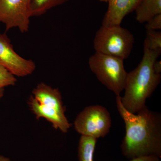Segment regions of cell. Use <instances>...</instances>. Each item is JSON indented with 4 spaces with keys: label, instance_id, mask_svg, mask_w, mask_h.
Listing matches in <instances>:
<instances>
[{
    "label": "cell",
    "instance_id": "6da1fadb",
    "mask_svg": "<svg viewBox=\"0 0 161 161\" xmlns=\"http://www.w3.org/2000/svg\"><path fill=\"white\" fill-rule=\"evenodd\" d=\"M120 97L116 96V103L125 125V135L120 145L123 155L130 159L151 155L161 158V113L146 106L133 114L125 108Z\"/></svg>",
    "mask_w": 161,
    "mask_h": 161
},
{
    "label": "cell",
    "instance_id": "7a4b0ae2",
    "mask_svg": "<svg viewBox=\"0 0 161 161\" xmlns=\"http://www.w3.org/2000/svg\"><path fill=\"white\" fill-rule=\"evenodd\" d=\"M161 51L152 50L144 44V55L137 67L128 73L125 94L120 97L125 108L133 114L143 109L146 101L160 83L161 75L156 74L153 64L161 55Z\"/></svg>",
    "mask_w": 161,
    "mask_h": 161
},
{
    "label": "cell",
    "instance_id": "3957f363",
    "mask_svg": "<svg viewBox=\"0 0 161 161\" xmlns=\"http://www.w3.org/2000/svg\"><path fill=\"white\" fill-rule=\"evenodd\" d=\"M134 43L133 35L120 25L101 26L94 40L95 52L125 60L130 56Z\"/></svg>",
    "mask_w": 161,
    "mask_h": 161
},
{
    "label": "cell",
    "instance_id": "277c9868",
    "mask_svg": "<svg viewBox=\"0 0 161 161\" xmlns=\"http://www.w3.org/2000/svg\"><path fill=\"white\" fill-rule=\"evenodd\" d=\"M124 60L96 52L89 60L90 69L97 79L116 96L120 95L124 90L128 75Z\"/></svg>",
    "mask_w": 161,
    "mask_h": 161
},
{
    "label": "cell",
    "instance_id": "5b68a950",
    "mask_svg": "<svg viewBox=\"0 0 161 161\" xmlns=\"http://www.w3.org/2000/svg\"><path fill=\"white\" fill-rule=\"evenodd\" d=\"M75 130L81 136L98 139L110 132L112 119L106 108L99 105L87 107L77 115L74 122Z\"/></svg>",
    "mask_w": 161,
    "mask_h": 161
},
{
    "label": "cell",
    "instance_id": "8992f818",
    "mask_svg": "<svg viewBox=\"0 0 161 161\" xmlns=\"http://www.w3.org/2000/svg\"><path fill=\"white\" fill-rule=\"evenodd\" d=\"M31 0H0V23L6 25V31L17 28L22 33L29 29Z\"/></svg>",
    "mask_w": 161,
    "mask_h": 161
},
{
    "label": "cell",
    "instance_id": "52a82bcc",
    "mask_svg": "<svg viewBox=\"0 0 161 161\" xmlns=\"http://www.w3.org/2000/svg\"><path fill=\"white\" fill-rule=\"evenodd\" d=\"M0 64L14 76L23 77L31 75L36 65L32 60L25 59L15 51L6 34H0Z\"/></svg>",
    "mask_w": 161,
    "mask_h": 161
},
{
    "label": "cell",
    "instance_id": "ba28073f",
    "mask_svg": "<svg viewBox=\"0 0 161 161\" xmlns=\"http://www.w3.org/2000/svg\"><path fill=\"white\" fill-rule=\"evenodd\" d=\"M31 110L39 119L43 118L48 121L56 130L66 133L71 126V124L65 116L64 112H60L51 107L40 104L32 96L29 100Z\"/></svg>",
    "mask_w": 161,
    "mask_h": 161
},
{
    "label": "cell",
    "instance_id": "9c48e42d",
    "mask_svg": "<svg viewBox=\"0 0 161 161\" xmlns=\"http://www.w3.org/2000/svg\"><path fill=\"white\" fill-rule=\"evenodd\" d=\"M142 0H108V10L102 21V26L120 25L124 18L134 11Z\"/></svg>",
    "mask_w": 161,
    "mask_h": 161
},
{
    "label": "cell",
    "instance_id": "30bf717a",
    "mask_svg": "<svg viewBox=\"0 0 161 161\" xmlns=\"http://www.w3.org/2000/svg\"><path fill=\"white\" fill-rule=\"evenodd\" d=\"M32 93V97L40 104L53 108L61 112H65L61 93L58 89L53 88L41 82L33 89Z\"/></svg>",
    "mask_w": 161,
    "mask_h": 161
},
{
    "label": "cell",
    "instance_id": "8fae6325",
    "mask_svg": "<svg viewBox=\"0 0 161 161\" xmlns=\"http://www.w3.org/2000/svg\"><path fill=\"white\" fill-rule=\"evenodd\" d=\"M135 10L136 21L141 23H147L161 14V0H142Z\"/></svg>",
    "mask_w": 161,
    "mask_h": 161
},
{
    "label": "cell",
    "instance_id": "7c38bea8",
    "mask_svg": "<svg viewBox=\"0 0 161 161\" xmlns=\"http://www.w3.org/2000/svg\"><path fill=\"white\" fill-rule=\"evenodd\" d=\"M97 139L81 136L78 147L79 161H94V153Z\"/></svg>",
    "mask_w": 161,
    "mask_h": 161
},
{
    "label": "cell",
    "instance_id": "4fadbf2b",
    "mask_svg": "<svg viewBox=\"0 0 161 161\" xmlns=\"http://www.w3.org/2000/svg\"><path fill=\"white\" fill-rule=\"evenodd\" d=\"M68 0H31V16H40L50 9L66 3Z\"/></svg>",
    "mask_w": 161,
    "mask_h": 161
},
{
    "label": "cell",
    "instance_id": "5bb4252c",
    "mask_svg": "<svg viewBox=\"0 0 161 161\" xmlns=\"http://www.w3.org/2000/svg\"><path fill=\"white\" fill-rule=\"evenodd\" d=\"M144 43L152 50L161 51V32L158 31H147Z\"/></svg>",
    "mask_w": 161,
    "mask_h": 161
},
{
    "label": "cell",
    "instance_id": "9a60e30c",
    "mask_svg": "<svg viewBox=\"0 0 161 161\" xmlns=\"http://www.w3.org/2000/svg\"><path fill=\"white\" fill-rule=\"evenodd\" d=\"M17 79L14 75L0 64V89L15 85Z\"/></svg>",
    "mask_w": 161,
    "mask_h": 161
},
{
    "label": "cell",
    "instance_id": "2e32d148",
    "mask_svg": "<svg viewBox=\"0 0 161 161\" xmlns=\"http://www.w3.org/2000/svg\"><path fill=\"white\" fill-rule=\"evenodd\" d=\"M147 31H158L161 29V14L157 15L147 22Z\"/></svg>",
    "mask_w": 161,
    "mask_h": 161
},
{
    "label": "cell",
    "instance_id": "e0dca14e",
    "mask_svg": "<svg viewBox=\"0 0 161 161\" xmlns=\"http://www.w3.org/2000/svg\"><path fill=\"white\" fill-rule=\"evenodd\" d=\"M129 161H160V158L156 156H147L131 159Z\"/></svg>",
    "mask_w": 161,
    "mask_h": 161
},
{
    "label": "cell",
    "instance_id": "ac0fdd59",
    "mask_svg": "<svg viewBox=\"0 0 161 161\" xmlns=\"http://www.w3.org/2000/svg\"><path fill=\"white\" fill-rule=\"evenodd\" d=\"M153 69L156 74L161 75V61L156 60L153 64Z\"/></svg>",
    "mask_w": 161,
    "mask_h": 161
},
{
    "label": "cell",
    "instance_id": "d6986e66",
    "mask_svg": "<svg viewBox=\"0 0 161 161\" xmlns=\"http://www.w3.org/2000/svg\"><path fill=\"white\" fill-rule=\"evenodd\" d=\"M0 161H11L8 158L3 155H0Z\"/></svg>",
    "mask_w": 161,
    "mask_h": 161
},
{
    "label": "cell",
    "instance_id": "ffe728a7",
    "mask_svg": "<svg viewBox=\"0 0 161 161\" xmlns=\"http://www.w3.org/2000/svg\"><path fill=\"white\" fill-rule=\"evenodd\" d=\"M4 88L0 89V99L3 97L4 95Z\"/></svg>",
    "mask_w": 161,
    "mask_h": 161
},
{
    "label": "cell",
    "instance_id": "44dd1931",
    "mask_svg": "<svg viewBox=\"0 0 161 161\" xmlns=\"http://www.w3.org/2000/svg\"><path fill=\"white\" fill-rule=\"evenodd\" d=\"M99 1L102 2H104V3H107L108 0H99Z\"/></svg>",
    "mask_w": 161,
    "mask_h": 161
}]
</instances>
